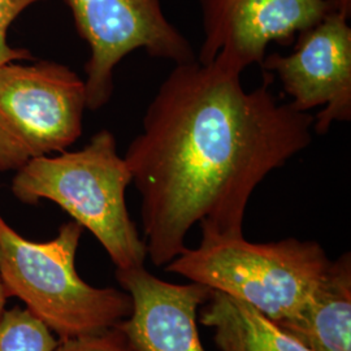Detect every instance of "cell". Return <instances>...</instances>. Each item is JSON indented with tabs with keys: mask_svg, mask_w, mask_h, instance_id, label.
<instances>
[{
	"mask_svg": "<svg viewBox=\"0 0 351 351\" xmlns=\"http://www.w3.org/2000/svg\"><path fill=\"white\" fill-rule=\"evenodd\" d=\"M241 75L219 59L175 64L126 149L156 267L186 250L197 224L202 236H243L255 189L313 142L314 116L278 101L272 75L247 91Z\"/></svg>",
	"mask_w": 351,
	"mask_h": 351,
	"instance_id": "6da1fadb",
	"label": "cell"
},
{
	"mask_svg": "<svg viewBox=\"0 0 351 351\" xmlns=\"http://www.w3.org/2000/svg\"><path fill=\"white\" fill-rule=\"evenodd\" d=\"M132 173L117 152L112 133L103 129L81 150L40 156L19 169L13 195L25 204L51 201L99 241L116 269L145 265L147 251L126 207Z\"/></svg>",
	"mask_w": 351,
	"mask_h": 351,
	"instance_id": "7a4b0ae2",
	"label": "cell"
},
{
	"mask_svg": "<svg viewBox=\"0 0 351 351\" xmlns=\"http://www.w3.org/2000/svg\"><path fill=\"white\" fill-rule=\"evenodd\" d=\"M84 228L64 223L45 242L25 239L0 213V277L8 298H19L59 339L98 335L132 313L125 290L95 288L78 275L75 255Z\"/></svg>",
	"mask_w": 351,
	"mask_h": 351,
	"instance_id": "3957f363",
	"label": "cell"
},
{
	"mask_svg": "<svg viewBox=\"0 0 351 351\" xmlns=\"http://www.w3.org/2000/svg\"><path fill=\"white\" fill-rule=\"evenodd\" d=\"M330 263L316 241L202 236L195 249L186 247L164 269L246 302L278 323L301 310Z\"/></svg>",
	"mask_w": 351,
	"mask_h": 351,
	"instance_id": "277c9868",
	"label": "cell"
},
{
	"mask_svg": "<svg viewBox=\"0 0 351 351\" xmlns=\"http://www.w3.org/2000/svg\"><path fill=\"white\" fill-rule=\"evenodd\" d=\"M85 80L68 65L39 60L0 66V173L66 151L82 134Z\"/></svg>",
	"mask_w": 351,
	"mask_h": 351,
	"instance_id": "5b68a950",
	"label": "cell"
},
{
	"mask_svg": "<svg viewBox=\"0 0 351 351\" xmlns=\"http://www.w3.org/2000/svg\"><path fill=\"white\" fill-rule=\"evenodd\" d=\"M75 29L90 47L86 104L98 111L112 97L113 72L136 50L175 64L197 59L190 42L167 19L160 0H65Z\"/></svg>",
	"mask_w": 351,
	"mask_h": 351,
	"instance_id": "8992f818",
	"label": "cell"
},
{
	"mask_svg": "<svg viewBox=\"0 0 351 351\" xmlns=\"http://www.w3.org/2000/svg\"><path fill=\"white\" fill-rule=\"evenodd\" d=\"M349 17L339 10L317 25L301 33L294 51L264 58L265 72L276 73L289 104L314 116V129L326 134L335 123L351 120V27Z\"/></svg>",
	"mask_w": 351,
	"mask_h": 351,
	"instance_id": "52a82bcc",
	"label": "cell"
},
{
	"mask_svg": "<svg viewBox=\"0 0 351 351\" xmlns=\"http://www.w3.org/2000/svg\"><path fill=\"white\" fill-rule=\"evenodd\" d=\"M204 40L197 60L243 72L263 63L269 43L291 45L337 5L335 0H199Z\"/></svg>",
	"mask_w": 351,
	"mask_h": 351,
	"instance_id": "ba28073f",
	"label": "cell"
},
{
	"mask_svg": "<svg viewBox=\"0 0 351 351\" xmlns=\"http://www.w3.org/2000/svg\"><path fill=\"white\" fill-rule=\"evenodd\" d=\"M116 278L132 298V313L116 326L126 351H206L197 322L211 289L164 281L145 265L116 269Z\"/></svg>",
	"mask_w": 351,
	"mask_h": 351,
	"instance_id": "9c48e42d",
	"label": "cell"
},
{
	"mask_svg": "<svg viewBox=\"0 0 351 351\" xmlns=\"http://www.w3.org/2000/svg\"><path fill=\"white\" fill-rule=\"evenodd\" d=\"M276 324L311 351H351L350 252L332 261L301 310Z\"/></svg>",
	"mask_w": 351,
	"mask_h": 351,
	"instance_id": "30bf717a",
	"label": "cell"
},
{
	"mask_svg": "<svg viewBox=\"0 0 351 351\" xmlns=\"http://www.w3.org/2000/svg\"><path fill=\"white\" fill-rule=\"evenodd\" d=\"M199 322L213 329L220 351H311L246 302L211 290Z\"/></svg>",
	"mask_w": 351,
	"mask_h": 351,
	"instance_id": "8fae6325",
	"label": "cell"
},
{
	"mask_svg": "<svg viewBox=\"0 0 351 351\" xmlns=\"http://www.w3.org/2000/svg\"><path fill=\"white\" fill-rule=\"evenodd\" d=\"M59 342L26 308L13 307L0 315V351H55Z\"/></svg>",
	"mask_w": 351,
	"mask_h": 351,
	"instance_id": "7c38bea8",
	"label": "cell"
},
{
	"mask_svg": "<svg viewBox=\"0 0 351 351\" xmlns=\"http://www.w3.org/2000/svg\"><path fill=\"white\" fill-rule=\"evenodd\" d=\"M45 0H0V66L11 62H26L30 52L13 47L8 42V32L13 23L34 4Z\"/></svg>",
	"mask_w": 351,
	"mask_h": 351,
	"instance_id": "4fadbf2b",
	"label": "cell"
},
{
	"mask_svg": "<svg viewBox=\"0 0 351 351\" xmlns=\"http://www.w3.org/2000/svg\"><path fill=\"white\" fill-rule=\"evenodd\" d=\"M55 351H126L124 339L113 326L98 335L60 341Z\"/></svg>",
	"mask_w": 351,
	"mask_h": 351,
	"instance_id": "5bb4252c",
	"label": "cell"
},
{
	"mask_svg": "<svg viewBox=\"0 0 351 351\" xmlns=\"http://www.w3.org/2000/svg\"><path fill=\"white\" fill-rule=\"evenodd\" d=\"M337 10L339 12L343 13L345 16L350 17L351 14V0H335Z\"/></svg>",
	"mask_w": 351,
	"mask_h": 351,
	"instance_id": "9a60e30c",
	"label": "cell"
},
{
	"mask_svg": "<svg viewBox=\"0 0 351 351\" xmlns=\"http://www.w3.org/2000/svg\"><path fill=\"white\" fill-rule=\"evenodd\" d=\"M7 294H5V290H4V285H3V281H1V277H0V315L3 314V311L5 310V303H7Z\"/></svg>",
	"mask_w": 351,
	"mask_h": 351,
	"instance_id": "2e32d148",
	"label": "cell"
}]
</instances>
